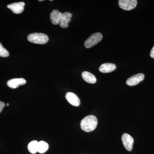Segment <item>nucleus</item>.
<instances>
[{
    "mask_svg": "<svg viewBox=\"0 0 154 154\" xmlns=\"http://www.w3.org/2000/svg\"><path fill=\"white\" fill-rule=\"evenodd\" d=\"M97 124L98 121L96 116L94 115H88L82 120L80 125L84 131L90 132L95 129Z\"/></svg>",
    "mask_w": 154,
    "mask_h": 154,
    "instance_id": "nucleus-1",
    "label": "nucleus"
},
{
    "mask_svg": "<svg viewBox=\"0 0 154 154\" xmlns=\"http://www.w3.org/2000/svg\"><path fill=\"white\" fill-rule=\"evenodd\" d=\"M28 41L35 44H46L49 40L48 36L42 33H35L29 34L28 36Z\"/></svg>",
    "mask_w": 154,
    "mask_h": 154,
    "instance_id": "nucleus-2",
    "label": "nucleus"
},
{
    "mask_svg": "<svg viewBox=\"0 0 154 154\" xmlns=\"http://www.w3.org/2000/svg\"><path fill=\"white\" fill-rule=\"evenodd\" d=\"M103 36L102 33H96L92 34L85 42V47L89 48L93 47L102 40Z\"/></svg>",
    "mask_w": 154,
    "mask_h": 154,
    "instance_id": "nucleus-3",
    "label": "nucleus"
},
{
    "mask_svg": "<svg viewBox=\"0 0 154 154\" xmlns=\"http://www.w3.org/2000/svg\"><path fill=\"white\" fill-rule=\"evenodd\" d=\"M136 0H120L119 1V5L121 9L125 11H131L134 9L137 5Z\"/></svg>",
    "mask_w": 154,
    "mask_h": 154,
    "instance_id": "nucleus-4",
    "label": "nucleus"
},
{
    "mask_svg": "<svg viewBox=\"0 0 154 154\" xmlns=\"http://www.w3.org/2000/svg\"><path fill=\"white\" fill-rule=\"evenodd\" d=\"M122 140L125 148L128 151H131L133 146V138L127 133H125L122 136Z\"/></svg>",
    "mask_w": 154,
    "mask_h": 154,
    "instance_id": "nucleus-5",
    "label": "nucleus"
},
{
    "mask_svg": "<svg viewBox=\"0 0 154 154\" xmlns=\"http://www.w3.org/2000/svg\"><path fill=\"white\" fill-rule=\"evenodd\" d=\"M145 78L143 74L139 73L132 76L127 80L126 83L128 85L133 86L137 85L142 82Z\"/></svg>",
    "mask_w": 154,
    "mask_h": 154,
    "instance_id": "nucleus-6",
    "label": "nucleus"
},
{
    "mask_svg": "<svg viewBox=\"0 0 154 154\" xmlns=\"http://www.w3.org/2000/svg\"><path fill=\"white\" fill-rule=\"evenodd\" d=\"M25 3L24 2L14 3L8 5L7 7L16 14H20L24 11V6Z\"/></svg>",
    "mask_w": 154,
    "mask_h": 154,
    "instance_id": "nucleus-7",
    "label": "nucleus"
},
{
    "mask_svg": "<svg viewBox=\"0 0 154 154\" xmlns=\"http://www.w3.org/2000/svg\"><path fill=\"white\" fill-rule=\"evenodd\" d=\"M65 97L68 102L71 105L75 107L79 106L81 102L79 98L75 94L72 92H68L66 94Z\"/></svg>",
    "mask_w": 154,
    "mask_h": 154,
    "instance_id": "nucleus-8",
    "label": "nucleus"
},
{
    "mask_svg": "<svg viewBox=\"0 0 154 154\" xmlns=\"http://www.w3.org/2000/svg\"><path fill=\"white\" fill-rule=\"evenodd\" d=\"M26 83V80L23 78L14 79L8 81L7 82V85L12 89H16L19 86L25 85Z\"/></svg>",
    "mask_w": 154,
    "mask_h": 154,
    "instance_id": "nucleus-9",
    "label": "nucleus"
},
{
    "mask_svg": "<svg viewBox=\"0 0 154 154\" xmlns=\"http://www.w3.org/2000/svg\"><path fill=\"white\" fill-rule=\"evenodd\" d=\"M72 15L69 12H65L62 14L60 22V26L61 28H66L69 27V23L70 22Z\"/></svg>",
    "mask_w": 154,
    "mask_h": 154,
    "instance_id": "nucleus-10",
    "label": "nucleus"
},
{
    "mask_svg": "<svg viewBox=\"0 0 154 154\" xmlns=\"http://www.w3.org/2000/svg\"><path fill=\"white\" fill-rule=\"evenodd\" d=\"M62 14L58 10H54L51 12L50 14V19L52 24L57 25L60 24Z\"/></svg>",
    "mask_w": 154,
    "mask_h": 154,
    "instance_id": "nucleus-11",
    "label": "nucleus"
},
{
    "mask_svg": "<svg viewBox=\"0 0 154 154\" xmlns=\"http://www.w3.org/2000/svg\"><path fill=\"white\" fill-rule=\"evenodd\" d=\"M116 68L115 64L111 63H105L103 64L99 67V71L104 73H107L113 72Z\"/></svg>",
    "mask_w": 154,
    "mask_h": 154,
    "instance_id": "nucleus-12",
    "label": "nucleus"
},
{
    "mask_svg": "<svg viewBox=\"0 0 154 154\" xmlns=\"http://www.w3.org/2000/svg\"><path fill=\"white\" fill-rule=\"evenodd\" d=\"M83 79L90 84H95L96 82V77L89 72L85 71L82 73Z\"/></svg>",
    "mask_w": 154,
    "mask_h": 154,
    "instance_id": "nucleus-13",
    "label": "nucleus"
},
{
    "mask_svg": "<svg viewBox=\"0 0 154 154\" xmlns=\"http://www.w3.org/2000/svg\"><path fill=\"white\" fill-rule=\"evenodd\" d=\"M49 148L48 143L44 141H40L38 142V150L37 152L42 154L45 152Z\"/></svg>",
    "mask_w": 154,
    "mask_h": 154,
    "instance_id": "nucleus-14",
    "label": "nucleus"
},
{
    "mask_svg": "<svg viewBox=\"0 0 154 154\" xmlns=\"http://www.w3.org/2000/svg\"><path fill=\"white\" fill-rule=\"evenodd\" d=\"M38 142L33 140L30 142L28 145V149L30 152L32 154H35L38 150Z\"/></svg>",
    "mask_w": 154,
    "mask_h": 154,
    "instance_id": "nucleus-15",
    "label": "nucleus"
},
{
    "mask_svg": "<svg viewBox=\"0 0 154 154\" xmlns=\"http://www.w3.org/2000/svg\"><path fill=\"white\" fill-rule=\"evenodd\" d=\"M10 55L9 52L7 49H6L0 42V57H8Z\"/></svg>",
    "mask_w": 154,
    "mask_h": 154,
    "instance_id": "nucleus-16",
    "label": "nucleus"
},
{
    "mask_svg": "<svg viewBox=\"0 0 154 154\" xmlns=\"http://www.w3.org/2000/svg\"><path fill=\"white\" fill-rule=\"evenodd\" d=\"M5 106V103L0 101V113L2 111L3 109H4Z\"/></svg>",
    "mask_w": 154,
    "mask_h": 154,
    "instance_id": "nucleus-17",
    "label": "nucleus"
},
{
    "mask_svg": "<svg viewBox=\"0 0 154 154\" xmlns=\"http://www.w3.org/2000/svg\"><path fill=\"white\" fill-rule=\"evenodd\" d=\"M150 56L152 58H154V46L152 48L151 51Z\"/></svg>",
    "mask_w": 154,
    "mask_h": 154,
    "instance_id": "nucleus-18",
    "label": "nucleus"
},
{
    "mask_svg": "<svg viewBox=\"0 0 154 154\" xmlns=\"http://www.w3.org/2000/svg\"><path fill=\"white\" fill-rule=\"evenodd\" d=\"M7 106H8H8H9V103H8V104H7Z\"/></svg>",
    "mask_w": 154,
    "mask_h": 154,
    "instance_id": "nucleus-19",
    "label": "nucleus"
},
{
    "mask_svg": "<svg viewBox=\"0 0 154 154\" xmlns=\"http://www.w3.org/2000/svg\"><path fill=\"white\" fill-rule=\"evenodd\" d=\"M39 2H42V1H43V0H39Z\"/></svg>",
    "mask_w": 154,
    "mask_h": 154,
    "instance_id": "nucleus-20",
    "label": "nucleus"
}]
</instances>
